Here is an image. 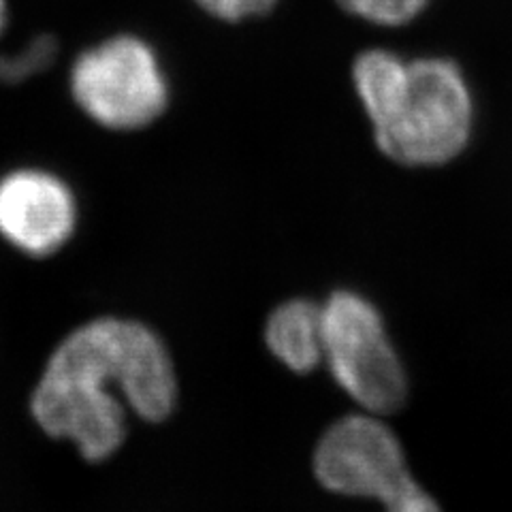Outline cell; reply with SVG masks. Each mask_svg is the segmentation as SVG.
<instances>
[{
  "label": "cell",
  "mask_w": 512,
  "mask_h": 512,
  "mask_svg": "<svg viewBox=\"0 0 512 512\" xmlns=\"http://www.w3.org/2000/svg\"><path fill=\"white\" fill-rule=\"evenodd\" d=\"M323 361L363 412L389 416L404 408L408 374L372 301L335 291L323 303Z\"/></svg>",
  "instance_id": "4"
},
{
  "label": "cell",
  "mask_w": 512,
  "mask_h": 512,
  "mask_svg": "<svg viewBox=\"0 0 512 512\" xmlns=\"http://www.w3.org/2000/svg\"><path fill=\"white\" fill-rule=\"evenodd\" d=\"M312 468L327 491L378 504L414 478L402 442L370 412L335 421L314 448Z\"/></svg>",
  "instance_id": "5"
},
{
  "label": "cell",
  "mask_w": 512,
  "mask_h": 512,
  "mask_svg": "<svg viewBox=\"0 0 512 512\" xmlns=\"http://www.w3.org/2000/svg\"><path fill=\"white\" fill-rule=\"evenodd\" d=\"M77 201L60 175L18 167L0 175V239L30 259H47L71 242Z\"/></svg>",
  "instance_id": "6"
},
{
  "label": "cell",
  "mask_w": 512,
  "mask_h": 512,
  "mask_svg": "<svg viewBox=\"0 0 512 512\" xmlns=\"http://www.w3.org/2000/svg\"><path fill=\"white\" fill-rule=\"evenodd\" d=\"M7 20H9V0H0V39L5 35Z\"/></svg>",
  "instance_id": "11"
},
{
  "label": "cell",
  "mask_w": 512,
  "mask_h": 512,
  "mask_svg": "<svg viewBox=\"0 0 512 512\" xmlns=\"http://www.w3.org/2000/svg\"><path fill=\"white\" fill-rule=\"evenodd\" d=\"M192 3L224 24H242L263 18L278 5V0H192Z\"/></svg>",
  "instance_id": "9"
},
{
  "label": "cell",
  "mask_w": 512,
  "mask_h": 512,
  "mask_svg": "<svg viewBox=\"0 0 512 512\" xmlns=\"http://www.w3.org/2000/svg\"><path fill=\"white\" fill-rule=\"evenodd\" d=\"M178 378L165 342L131 318L101 316L75 327L47 359L30 414L47 438L67 440L90 463L126 438V412L148 423L171 416Z\"/></svg>",
  "instance_id": "1"
},
{
  "label": "cell",
  "mask_w": 512,
  "mask_h": 512,
  "mask_svg": "<svg viewBox=\"0 0 512 512\" xmlns=\"http://www.w3.org/2000/svg\"><path fill=\"white\" fill-rule=\"evenodd\" d=\"M265 344L286 370L314 372L323 363V306L310 299L280 303L267 320Z\"/></svg>",
  "instance_id": "7"
},
{
  "label": "cell",
  "mask_w": 512,
  "mask_h": 512,
  "mask_svg": "<svg viewBox=\"0 0 512 512\" xmlns=\"http://www.w3.org/2000/svg\"><path fill=\"white\" fill-rule=\"evenodd\" d=\"M384 512H444L440 504L412 478L408 485L382 502Z\"/></svg>",
  "instance_id": "10"
},
{
  "label": "cell",
  "mask_w": 512,
  "mask_h": 512,
  "mask_svg": "<svg viewBox=\"0 0 512 512\" xmlns=\"http://www.w3.org/2000/svg\"><path fill=\"white\" fill-rule=\"evenodd\" d=\"M69 92L88 120L120 133L154 124L171 101L163 60L137 35H114L79 54Z\"/></svg>",
  "instance_id": "3"
},
{
  "label": "cell",
  "mask_w": 512,
  "mask_h": 512,
  "mask_svg": "<svg viewBox=\"0 0 512 512\" xmlns=\"http://www.w3.org/2000/svg\"><path fill=\"white\" fill-rule=\"evenodd\" d=\"M335 3L361 22L382 28H404L423 18L434 0H335Z\"/></svg>",
  "instance_id": "8"
},
{
  "label": "cell",
  "mask_w": 512,
  "mask_h": 512,
  "mask_svg": "<svg viewBox=\"0 0 512 512\" xmlns=\"http://www.w3.org/2000/svg\"><path fill=\"white\" fill-rule=\"evenodd\" d=\"M352 86L378 150L410 169L455 163L478 131V101L463 64L444 52L406 58L372 47L355 58Z\"/></svg>",
  "instance_id": "2"
}]
</instances>
